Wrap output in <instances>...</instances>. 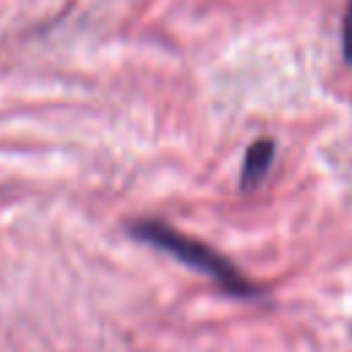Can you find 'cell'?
<instances>
[{"label": "cell", "mask_w": 352, "mask_h": 352, "mask_svg": "<svg viewBox=\"0 0 352 352\" xmlns=\"http://www.w3.org/2000/svg\"><path fill=\"white\" fill-rule=\"evenodd\" d=\"M129 234L168 256H173L176 261L187 264L190 270H198L201 275L212 278L223 292H228L231 297H256L258 294V286L250 283L223 253H217L214 248H209L206 242L173 228L170 223L165 220H154V217H146V220H132L129 223Z\"/></svg>", "instance_id": "cell-1"}, {"label": "cell", "mask_w": 352, "mask_h": 352, "mask_svg": "<svg viewBox=\"0 0 352 352\" xmlns=\"http://www.w3.org/2000/svg\"><path fill=\"white\" fill-rule=\"evenodd\" d=\"M272 157H275V143L270 138H258L248 146L245 151V162H242V176H239V187L248 192L253 187H258L272 165Z\"/></svg>", "instance_id": "cell-2"}, {"label": "cell", "mask_w": 352, "mask_h": 352, "mask_svg": "<svg viewBox=\"0 0 352 352\" xmlns=\"http://www.w3.org/2000/svg\"><path fill=\"white\" fill-rule=\"evenodd\" d=\"M341 52H344V60L352 66V0H346L344 19H341Z\"/></svg>", "instance_id": "cell-3"}]
</instances>
